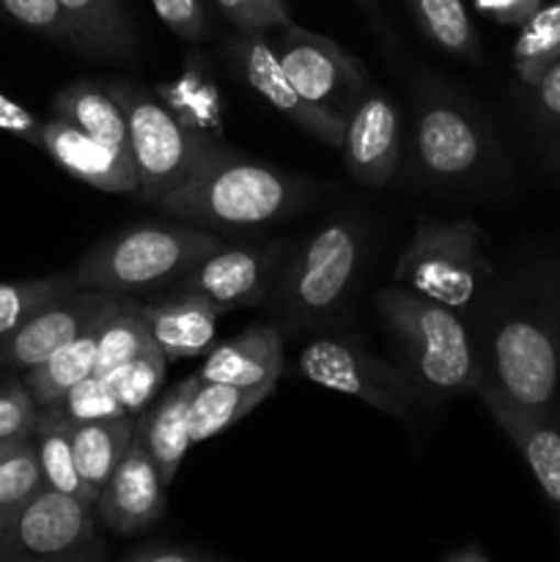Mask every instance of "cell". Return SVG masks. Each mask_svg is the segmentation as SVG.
<instances>
[{
    "mask_svg": "<svg viewBox=\"0 0 560 562\" xmlns=\"http://www.w3.org/2000/svg\"><path fill=\"white\" fill-rule=\"evenodd\" d=\"M302 184L278 168L214 146L203 162L159 201L170 217L223 231L261 228L300 206Z\"/></svg>",
    "mask_w": 560,
    "mask_h": 562,
    "instance_id": "1",
    "label": "cell"
},
{
    "mask_svg": "<svg viewBox=\"0 0 560 562\" xmlns=\"http://www.w3.org/2000/svg\"><path fill=\"white\" fill-rule=\"evenodd\" d=\"M377 311L412 384L434 395L481 390L483 366L459 313L399 283L379 291Z\"/></svg>",
    "mask_w": 560,
    "mask_h": 562,
    "instance_id": "2",
    "label": "cell"
},
{
    "mask_svg": "<svg viewBox=\"0 0 560 562\" xmlns=\"http://www.w3.org/2000/svg\"><path fill=\"white\" fill-rule=\"evenodd\" d=\"M225 241L203 228L137 225L93 245L71 269L77 289L137 296L176 285Z\"/></svg>",
    "mask_w": 560,
    "mask_h": 562,
    "instance_id": "3",
    "label": "cell"
},
{
    "mask_svg": "<svg viewBox=\"0 0 560 562\" xmlns=\"http://www.w3.org/2000/svg\"><path fill=\"white\" fill-rule=\"evenodd\" d=\"M486 236L472 220H421L395 263V283L464 313L492 280Z\"/></svg>",
    "mask_w": 560,
    "mask_h": 562,
    "instance_id": "4",
    "label": "cell"
},
{
    "mask_svg": "<svg viewBox=\"0 0 560 562\" xmlns=\"http://www.w3.org/2000/svg\"><path fill=\"white\" fill-rule=\"evenodd\" d=\"M108 88L126 113L130 151L137 168V195L159 206V201L203 162L214 143L181 124L173 110L165 108L146 88L132 82H110Z\"/></svg>",
    "mask_w": 560,
    "mask_h": 562,
    "instance_id": "5",
    "label": "cell"
},
{
    "mask_svg": "<svg viewBox=\"0 0 560 562\" xmlns=\"http://www.w3.org/2000/svg\"><path fill=\"white\" fill-rule=\"evenodd\" d=\"M366 234L346 217L313 231L283 278V300L296 324H318L340 307L362 267Z\"/></svg>",
    "mask_w": 560,
    "mask_h": 562,
    "instance_id": "6",
    "label": "cell"
},
{
    "mask_svg": "<svg viewBox=\"0 0 560 562\" xmlns=\"http://www.w3.org/2000/svg\"><path fill=\"white\" fill-rule=\"evenodd\" d=\"M93 508L97 505L42 486L0 525V560H102L104 547L93 530Z\"/></svg>",
    "mask_w": 560,
    "mask_h": 562,
    "instance_id": "7",
    "label": "cell"
},
{
    "mask_svg": "<svg viewBox=\"0 0 560 562\" xmlns=\"http://www.w3.org/2000/svg\"><path fill=\"white\" fill-rule=\"evenodd\" d=\"M296 373L324 390L366 401L399 420H412V382L401 368L371 355L349 338L311 340L296 357Z\"/></svg>",
    "mask_w": 560,
    "mask_h": 562,
    "instance_id": "8",
    "label": "cell"
},
{
    "mask_svg": "<svg viewBox=\"0 0 560 562\" xmlns=\"http://www.w3.org/2000/svg\"><path fill=\"white\" fill-rule=\"evenodd\" d=\"M267 38L296 91L307 102L349 121L351 110L368 91L360 60L329 36L300 27L294 20L267 31Z\"/></svg>",
    "mask_w": 560,
    "mask_h": 562,
    "instance_id": "9",
    "label": "cell"
},
{
    "mask_svg": "<svg viewBox=\"0 0 560 562\" xmlns=\"http://www.w3.org/2000/svg\"><path fill=\"white\" fill-rule=\"evenodd\" d=\"M492 382L519 409L549 415L560 387V344L536 316H511L497 327L489 349Z\"/></svg>",
    "mask_w": 560,
    "mask_h": 562,
    "instance_id": "10",
    "label": "cell"
},
{
    "mask_svg": "<svg viewBox=\"0 0 560 562\" xmlns=\"http://www.w3.org/2000/svg\"><path fill=\"white\" fill-rule=\"evenodd\" d=\"M126 302L130 296L93 289H75L58 296L33 313L14 333L0 338V366L22 368V371L38 366L80 335L102 327Z\"/></svg>",
    "mask_w": 560,
    "mask_h": 562,
    "instance_id": "11",
    "label": "cell"
},
{
    "mask_svg": "<svg viewBox=\"0 0 560 562\" xmlns=\"http://www.w3.org/2000/svg\"><path fill=\"white\" fill-rule=\"evenodd\" d=\"M231 66L239 71L245 86L256 91L258 97L267 99L278 113H283L291 124L305 130L307 135L322 140L324 146L340 148L344 146L346 121L333 115L329 110L318 108V104L307 102L294 82L285 77L283 66H280L278 55H275L272 44H269L267 31H247L228 44Z\"/></svg>",
    "mask_w": 560,
    "mask_h": 562,
    "instance_id": "12",
    "label": "cell"
},
{
    "mask_svg": "<svg viewBox=\"0 0 560 562\" xmlns=\"http://www.w3.org/2000/svg\"><path fill=\"white\" fill-rule=\"evenodd\" d=\"M283 250V247H280ZM278 247H220L198 261L173 291H187L206 300L214 311L258 305L267 296L278 269Z\"/></svg>",
    "mask_w": 560,
    "mask_h": 562,
    "instance_id": "13",
    "label": "cell"
},
{
    "mask_svg": "<svg viewBox=\"0 0 560 562\" xmlns=\"http://www.w3.org/2000/svg\"><path fill=\"white\" fill-rule=\"evenodd\" d=\"M165 488L168 483L159 475L141 434L135 431L130 450L99 494L97 510L115 536H137L157 525L163 516Z\"/></svg>",
    "mask_w": 560,
    "mask_h": 562,
    "instance_id": "14",
    "label": "cell"
},
{
    "mask_svg": "<svg viewBox=\"0 0 560 562\" xmlns=\"http://www.w3.org/2000/svg\"><path fill=\"white\" fill-rule=\"evenodd\" d=\"M344 162L366 187L393 179L401 154V121L395 102L382 91H366L351 110L344 132Z\"/></svg>",
    "mask_w": 560,
    "mask_h": 562,
    "instance_id": "15",
    "label": "cell"
},
{
    "mask_svg": "<svg viewBox=\"0 0 560 562\" xmlns=\"http://www.w3.org/2000/svg\"><path fill=\"white\" fill-rule=\"evenodd\" d=\"M42 148L66 173L86 181L93 190L113 192V195H132V192H137V168L130 154L97 140V137L77 130L69 121H44Z\"/></svg>",
    "mask_w": 560,
    "mask_h": 562,
    "instance_id": "16",
    "label": "cell"
},
{
    "mask_svg": "<svg viewBox=\"0 0 560 562\" xmlns=\"http://www.w3.org/2000/svg\"><path fill=\"white\" fill-rule=\"evenodd\" d=\"M415 154L421 168L434 179H461L481 162V130L456 104L428 102L417 113Z\"/></svg>",
    "mask_w": 560,
    "mask_h": 562,
    "instance_id": "17",
    "label": "cell"
},
{
    "mask_svg": "<svg viewBox=\"0 0 560 562\" xmlns=\"http://www.w3.org/2000/svg\"><path fill=\"white\" fill-rule=\"evenodd\" d=\"M478 393H481L489 415L497 420L505 437L516 445L522 459L527 461L549 503L560 510V426H555L549 415H536V412L511 404L494 384L483 382Z\"/></svg>",
    "mask_w": 560,
    "mask_h": 562,
    "instance_id": "18",
    "label": "cell"
},
{
    "mask_svg": "<svg viewBox=\"0 0 560 562\" xmlns=\"http://www.w3.org/2000/svg\"><path fill=\"white\" fill-rule=\"evenodd\" d=\"M141 311L148 324V335L168 362L187 360L212 349L217 338V318L223 316L201 296L173 289L163 302L141 305Z\"/></svg>",
    "mask_w": 560,
    "mask_h": 562,
    "instance_id": "19",
    "label": "cell"
},
{
    "mask_svg": "<svg viewBox=\"0 0 560 562\" xmlns=\"http://www.w3.org/2000/svg\"><path fill=\"white\" fill-rule=\"evenodd\" d=\"M280 373L283 338L272 324H256L209 351L198 379L225 384H278Z\"/></svg>",
    "mask_w": 560,
    "mask_h": 562,
    "instance_id": "20",
    "label": "cell"
},
{
    "mask_svg": "<svg viewBox=\"0 0 560 562\" xmlns=\"http://www.w3.org/2000/svg\"><path fill=\"white\" fill-rule=\"evenodd\" d=\"M198 387V373L181 379L176 387H170L148 412L137 415L141 439L146 442L154 464H157L163 481L173 483L179 475V467L190 450V401Z\"/></svg>",
    "mask_w": 560,
    "mask_h": 562,
    "instance_id": "21",
    "label": "cell"
},
{
    "mask_svg": "<svg viewBox=\"0 0 560 562\" xmlns=\"http://www.w3.org/2000/svg\"><path fill=\"white\" fill-rule=\"evenodd\" d=\"M71 27V49L82 58L124 60L135 47V33L119 0H58Z\"/></svg>",
    "mask_w": 560,
    "mask_h": 562,
    "instance_id": "22",
    "label": "cell"
},
{
    "mask_svg": "<svg viewBox=\"0 0 560 562\" xmlns=\"http://www.w3.org/2000/svg\"><path fill=\"white\" fill-rule=\"evenodd\" d=\"M137 417L115 415L104 420L71 423V450H75V464L82 481L88 483L93 494H102L104 483L121 464V459L130 450L135 437Z\"/></svg>",
    "mask_w": 560,
    "mask_h": 562,
    "instance_id": "23",
    "label": "cell"
},
{
    "mask_svg": "<svg viewBox=\"0 0 560 562\" xmlns=\"http://www.w3.org/2000/svg\"><path fill=\"white\" fill-rule=\"evenodd\" d=\"M53 113L55 119L69 121L77 130L88 132V135L97 137V140L108 143V146L126 151L132 157L130 132H126V113L108 86H97V82L88 80L69 82V86L55 97Z\"/></svg>",
    "mask_w": 560,
    "mask_h": 562,
    "instance_id": "24",
    "label": "cell"
},
{
    "mask_svg": "<svg viewBox=\"0 0 560 562\" xmlns=\"http://www.w3.org/2000/svg\"><path fill=\"white\" fill-rule=\"evenodd\" d=\"M272 390L275 384H225L198 379L195 395L190 401L192 445L217 437L236 420L250 415Z\"/></svg>",
    "mask_w": 560,
    "mask_h": 562,
    "instance_id": "25",
    "label": "cell"
},
{
    "mask_svg": "<svg viewBox=\"0 0 560 562\" xmlns=\"http://www.w3.org/2000/svg\"><path fill=\"white\" fill-rule=\"evenodd\" d=\"M33 445H36L44 486L71 494L82 503L97 505L99 497L77 472L75 450H71V423L60 415L58 406H44L38 412V423L33 428Z\"/></svg>",
    "mask_w": 560,
    "mask_h": 562,
    "instance_id": "26",
    "label": "cell"
},
{
    "mask_svg": "<svg viewBox=\"0 0 560 562\" xmlns=\"http://www.w3.org/2000/svg\"><path fill=\"white\" fill-rule=\"evenodd\" d=\"M97 338L99 327L66 344L64 349L49 355L38 366L27 368L25 387L31 390V395L42 409L44 406H55L77 382L91 376L93 362H97Z\"/></svg>",
    "mask_w": 560,
    "mask_h": 562,
    "instance_id": "27",
    "label": "cell"
},
{
    "mask_svg": "<svg viewBox=\"0 0 560 562\" xmlns=\"http://www.w3.org/2000/svg\"><path fill=\"white\" fill-rule=\"evenodd\" d=\"M406 3L428 42L453 58H475L478 36L461 0H406Z\"/></svg>",
    "mask_w": 560,
    "mask_h": 562,
    "instance_id": "28",
    "label": "cell"
},
{
    "mask_svg": "<svg viewBox=\"0 0 560 562\" xmlns=\"http://www.w3.org/2000/svg\"><path fill=\"white\" fill-rule=\"evenodd\" d=\"M511 58L516 77L525 86H533L536 77L560 58V0L541 5L530 20L522 22Z\"/></svg>",
    "mask_w": 560,
    "mask_h": 562,
    "instance_id": "29",
    "label": "cell"
},
{
    "mask_svg": "<svg viewBox=\"0 0 560 562\" xmlns=\"http://www.w3.org/2000/svg\"><path fill=\"white\" fill-rule=\"evenodd\" d=\"M148 344H152V335H148V324L146 318H143L141 302L130 300L119 313H113V316L99 327L93 373H97V376H104V373L115 371V368H121L124 362H130L132 357L141 355Z\"/></svg>",
    "mask_w": 560,
    "mask_h": 562,
    "instance_id": "30",
    "label": "cell"
},
{
    "mask_svg": "<svg viewBox=\"0 0 560 562\" xmlns=\"http://www.w3.org/2000/svg\"><path fill=\"white\" fill-rule=\"evenodd\" d=\"M165 368H168V360H165V355L152 340L141 355L108 373L113 379L115 395H119L124 415L137 417L146 412V406L157 398L159 387H163Z\"/></svg>",
    "mask_w": 560,
    "mask_h": 562,
    "instance_id": "31",
    "label": "cell"
},
{
    "mask_svg": "<svg viewBox=\"0 0 560 562\" xmlns=\"http://www.w3.org/2000/svg\"><path fill=\"white\" fill-rule=\"evenodd\" d=\"M71 274H53V278L20 280V283H0V338L14 333L20 324L44 305H49L58 296L75 291Z\"/></svg>",
    "mask_w": 560,
    "mask_h": 562,
    "instance_id": "32",
    "label": "cell"
},
{
    "mask_svg": "<svg viewBox=\"0 0 560 562\" xmlns=\"http://www.w3.org/2000/svg\"><path fill=\"white\" fill-rule=\"evenodd\" d=\"M42 486L36 445L33 437L22 439L5 459H0V525H5Z\"/></svg>",
    "mask_w": 560,
    "mask_h": 562,
    "instance_id": "33",
    "label": "cell"
},
{
    "mask_svg": "<svg viewBox=\"0 0 560 562\" xmlns=\"http://www.w3.org/2000/svg\"><path fill=\"white\" fill-rule=\"evenodd\" d=\"M55 406H58L60 415L69 423H91L104 420V417L124 415V409L119 404V395H115L113 379L108 373L104 376H97V373L86 376Z\"/></svg>",
    "mask_w": 560,
    "mask_h": 562,
    "instance_id": "34",
    "label": "cell"
},
{
    "mask_svg": "<svg viewBox=\"0 0 560 562\" xmlns=\"http://www.w3.org/2000/svg\"><path fill=\"white\" fill-rule=\"evenodd\" d=\"M0 9L25 27H31V31L42 33L49 42L60 44V47L71 49V44H75L71 27L58 0H0Z\"/></svg>",
    "mask_w": 560,
    "mask_h": 562,
    "instance_id": "35",
    "label": "cell"
},
{
    "mask_svg": "<svg viewBox=\"0 0 560 562\" xmlns=\"http://www.w3.org/2000/svg\"><path fill=\"white\" fill-rule=\"evenodd\" d=\"M38 412L42 406L36 404L27 387H20V384L0 387V442L31 439L38 423Z\"/></svg>",
    "mask_w": 560,
    "mask_h": 562,
    "instance_id": "36",
    "label": "cell"
},
{
    "mask_svg": "<svg viewBox=\"0 0 560 562\" xmlns=\"http://www.w3.org/2000/svg\"><path fill=\"white\" fill-rule=\"evenodd\" d=\"M225 20L234 22L236 31H275L291 22L285 0H217Z\"/></svg>",
    "mask_w": 560,
    "mask_h": 562,
    "instance_id": "37",
    "label": "cell"
},
{
    "mask_svg": "<svg viewBox=\"0 0 560 562\" xmlns=\"http://www.w3.org/2000/svg\"><path fill=\"white\" fill-rule=\"evenodd\" d=\"M154 11L170 33L184 42H198L206 36V11L201 0H152Z\"/></svg>",
    "mask_w": 560,
    "mask_h": 562,
    "instance_id": "38",
    "label": "cell"
},
{
    "mask_svg": "<svg viewBox=\"0 0 560 562\" xmlns=\"http://www.w3.org/2000/svg\"><path fill=\"white\" fill-rule=\"evenodd\" d=\"M124 560L126 562H214L225 558L217 552H209V549L192 547V543L165 541V538H157V541H143L137 543V547L126 549Z\"/></svg>",
    "mask_w": 560,
    "mask_h": 562,
    "instance_id": "39",
    "label": "cell"
},
{
    "mask_svg": "<svg viewBox=\"0 0 560 562\" xmlns=\"http://www.w3.org/2000/svg\"><path fill=\"white\" fill-rule=\"evenodd\" d=\"M0 130L33 143V146H42V121L33 119L22 104L3 97V93H0Z\"/></svg>",
    "mask_w": 560,
    "mask_h": 562,
    "instance_id": "40",
    "label": "cell"
},
{
    "mask_svg": "<svg viewBox=\"0 0 560 562\" xmlns=\"http://www.w3.org/2000/svg\"><path fill=\"white\" fill-rule=\"evenodd\" d=\"M533 102L541 119L560 121V58L552 60L533 82Z\"/></svg>",
    "mask_w": 560,
    "mask_h": 562,
    "instance_id": "41",
    "label": "cell"
},
{
    "mask_svg": "<svg viewBox=\"0 0 560 562\" xmlns=\"http://www.w3.org/2000/svg\"><path fill=\"white\" fill-rule=\"evenodd\" d=\"M475 5L500 25H522L541 9V0H475Z\"/></svg>",
    "mask_w": 560,
    "mask_h": 562,
    "instance_id": "42",
    "label": "cell"
},
{
    "mask_svg": "<svg viewBox=\"0 0 560 562\" xmlns=\"http://www.w3.org/2000/svg\"><path fill=\"white\" fill-rule=\"evenodd\" d=\"M486 549L481 547V543H464V547L459 549H450V552L443 554V562H489Z\"/></svg>",
    "mask_w": 560,
    "mask_h": 562,
    "instance_id": "43",
    "label": "cell"
},
{
    "mask_svg": "<svg viewBox=\"0 0 560 562\" xmlns=\"http://www.w3.org/2000/svg\"><path fill=\"white\" fill-rule=\"evenodd\" d=\"M360 3V9L366 11L368 16H371V22L377 25L379 33H384V25H382V9H379V0H357Z\"/></svg>",
    "mask_w": 560,
    "mask_h": 562,
    "instance_id": "44",
    "label": "cell"
},
{
    "mask_svg": "<svg viewBox=\"0 0 560 562\" xmlns=\"http://www.w3.org/2000/svg\"><path fill=\"white\" fill-rule=\"evenodd\" d=\"M20 442H22V439H16V442H0V459H5V456H9L11 450H14Z\"/></svg>",
    "mask_w": 560,
    "mask_h": 562,
    "instance_id": "45",
    "label": "cell"
}]
</instances>
